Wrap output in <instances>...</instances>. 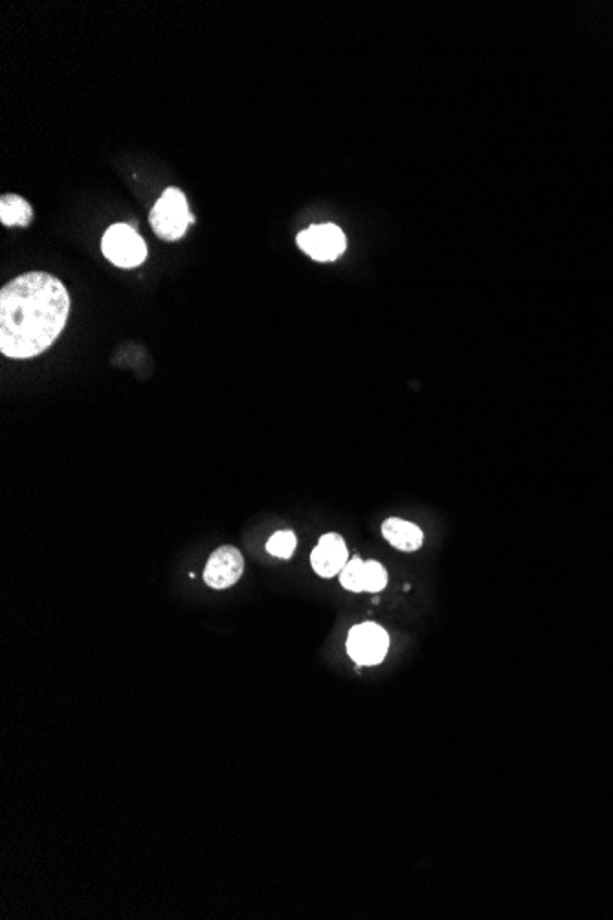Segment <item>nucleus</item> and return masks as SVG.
Returning a JSON list of instances; mask_svg holds the SVG:
<instances>
[{
  "mask_svg": "<svg viewBox=\"0 0 613 920\" xmlns=\"http://www.w3.org/2000/svg\"><path fill=\"white\" fill-rule=\"evenodd\" d=\"M67 287L48 272H28L0 292V351L32 359L50 348L67 326Z\"/></svg>",
  "mask_w": 613,
  "mask_h": 920,
  "instance_id": "f257e3e1",
  "label": "nucleus"
},
{
  "mask_svg": "<svg viewBox=\"0 0 613 920\" xmlns=\"http://www.w3.org/2000/svg\"><path fill=\"white\" fill-rule=\"evenodd\" d=\"M149 221L158 237L177 241L186 234L195 217L190 214L186 195L179 188H168L153 206Z\"/></svg>",
  "mask_w": 613,
  "mask_h": 920,
  "instance_id": "f03ea898",
  "label": "nucleus"
},
{
  "mask_svg": "<svg viewBox=\"0 0 613 920\" xmlns=\"http://www.w3.org/2000/svg\"><path fill=\"white\" fill-rule=\"evenodd\" d=\"M103 256L122 269H133L147 258V245L134 226L112 225L101 239Z\"/></svg>",
  "mask_w": 613,
  "mask_h": 920,
  "instance_id": "7ed1b4c3",
  "label": "nucleus"
},
{
  "mask_svg": "<svg viewBox=\"0 0 613 920\" xmlns=\"http://www.w3.org/2000/svg\"><path fill=\"white\" fill-rule=\"evenodd\" d=\"M390 647L388 632L377 623H360L349 630L347 652L358 665H377Z\"/></svg>",
  "mask_w": 613,
  "mask_h": 920,
  "instance_id": "20e7f679",
  "label": "nucleus"
},
{
  "mask_svg": "<svg viewBox=\"0 0 613 920\" xmlns=\"http://www.w3.org/2000/svg\"><path fill=\"white\" fill-rule=\"evenodd\" d=\"M344 232L335 225H314L300 232L298 247L316 261H333L346 250Z\"/></svg>",
  "mask_w": 613,
  "mask_h": 920,
  "instance_id": "39448f33",
  "label": "nucleus"
},
{
  "mask_svg": "<svg viewBox=\"0 0 613 920\" xmlns=\"http://www.w3.org/2000/svg\"><path fill=\"white\" fill-rule=\"evenodd\" d=\"M245 570V559L234 546H223L215 550L204 570V583L215 590L234 586Z\"/></svg>",
  "mask_w": 613,
  "mask_h": 920,
  "instance_id": "423d86ee",
  "label": "nucleus"
},
{
  "mask_svg": "<svg viewBox=\"0 0 613 920\" xmlns=\"http://www.w3.org/2000/svg\"><path fill=\"white\" fill-rule=\"evenodd\" d=\"M314 572L320 577L331 579L344 570L347 564V546L344 539L336 533L324 535L311 555Z\"/></svg>",
  "mask_w": 613,
  "mask_h": 920,
  "instance_id": "0eeeda50",
  "label": "nucleus"
},
{
  "mask_svg": "<svg viewBox=\"0 0 613 920\" xmlns=\"http://www.w3.org/2000/svg\"><path fill=\"white\" fill-rule=\"evenodd\" d=\"M382 535L393 548L401 551L419 550L424 542L421 528L401 518H388L382 526Z\"/></svg>",
  "mask_w": 613,
  "mask_h": 920,
  "instance_id": "6e6552de",
  "label": "nucleus"
},
{
  "mask_svg": "<svg viewBox=\"0 0 613 920\" xmlns=\"http://www.w3.org/2000/svg\"><path fill=\"white\" fill-rule=\"evenodd\" d=\"M34 217L30 202L19 195H4L0 201V221L6 226H28Z\"/></svg>",
  "mask_w": 613,
  "mask_h": 920,
  "instance_id": "1a4fd4ad",
  "label": "nucleus"
},
{
  "mask_svg": "<svg viewBox=\"0 0 613 920\" xmlns=\"http://www.w3.org/2000/svg\"><path fill=\"white\" fill-rule=\"evenodd\" d=\"M340 583L349 592H366L364 588V561L358 557L351 559L340 572Z\"/></svg>",
  "mask_w": 613,
  "mask_h": 920,
  "instance_id": "9d476101",
  "label": "nucleus"
},
{
  "mask_svg": "<svg viewBox=\"0 0 613 920\" xmlns=\"http://www.w3.org/2000/svg\"><path fill=\"white\" fill-rule=\"evenodd\" d=\"M296 550V535L292 531H278L267 542V551L278 559H290Z\"/></svg>",
  "mask_w": 613,
  "mask_h": 920,
  "instance_id": "9b49d317",
  "label": "nucleus"
},
{
  "mask_svg": "<svg viewBox=\"0 0 613 920\" xmlns=\"http://www.w3.org/2000/svg\"><path fill=\"white\" fill-rule=\"evenodd\" d=\"M388 584V573L377 561L364 562V588L366 592H380Z\"/></svg>",
  "mask_w": 613,
  "mask_h": 920,
  "instance_id": "f8f14e48",
  "label": "nucleus"
}]
</instances>
